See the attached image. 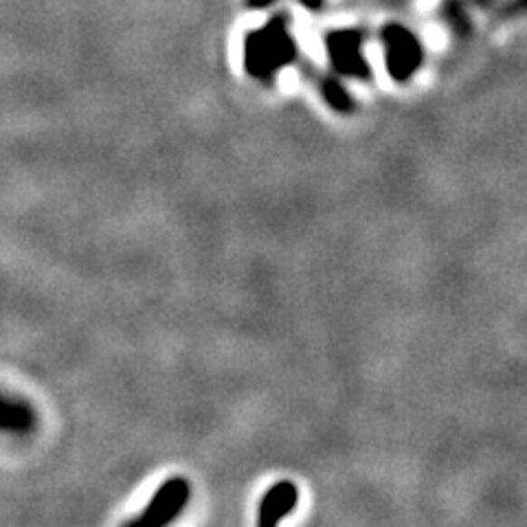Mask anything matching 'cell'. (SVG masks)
Instances as JSON below:
<instances>
[{"mask_svg":"<svg viewBox=\"0 0 527 527\" xmlns=\"http://www.w3.org/2000/svg\"><path fill=\"white\" fill-rule=\"evenodd\" d=\"M191 494L189 482L183 477H172L168 479L161 488L154 493V497L149 499L141 514L137 519L130 521V525H141V527H165L185 510Z\"/></svg>","mask_w":527,"mask_h":527,"instance_id":"6da1fadb","label":"cell"},{"mask_svg":"<svg viewBox=\"0 0 527 527\" xmlns=\"http://www.w3.org/2000/svg\"><path fill=\"white\" fill-rule=\"evenodd\" d=\"M387 46L389 53H385V69L396 81H405L416 73L420 66V46L407 31L391 27L387 31Z\"/></svg>","mask_w":527,"mask_h":527,"instance_id":"7a4b0ae2","label":"cell"},{"mask_svg":"<svg viewBox=\"0 0 527 527\" xmlns=\"http://www.w3.org/2000/svg\"><path fill=\"white\" fill-rule=\"evenodd\" d=\"M299 490L292 482H277L275 485L266 490L260 501V513H257V525L273 527L282 523L286 516L292 514L297 508Z\"/></svg>","mask_w":527,"mask_h":527,"instance_id":"3957f363","label":"cell"},{"mask_svg":"<svg viewBox=\"0 0 527 527\" xmlns=\"http://www.w3.org/2000/svg\"><path fill=\"white\" fill-rule=\"evenodd\" d=\"M330 55L332 62L339 66L340 73L351 77H367V71H371L365 64L363 55L359 53V44L348 34H339L330 40Z\"/></svg>","mask_w":527,"mask_h":527,"instance_id":"277c9868","label":"cell"},{"mask_svg":"<svg viewBox=\"0 0 527 527\" xmlns=\"http://www.w3.org/2000/svg\"><path fill=\"white\" fill-rule=\"evenodd\" d=\"M35 426V411L24 400L0 394V431L29 433Z\"/></svg>","mask_w":527,"mask_h":527,"instance_id":"5b68a950","label":"cell"},{"mask_svg":"<svg viewBox=\"0 0 527 527\" xmlns=\"http://www.w3.org/2000/svg\"><path fill=\"white\" fill-rule=\"evenodd\" d=\"M323 95H325V100H328L330 106L334 108V110H340V112H348L350 110L348 92H345L343 88L337 84V81H325Z\"/></svg>","mask_w":527,"mask_h":527,"instance_id":"8992f818","label":"cell"},{"mask_svg":"<svg viewBox=\"0 0 527 527\" xmlns=\"http://www.w3.org/2000/svg\"><path fill=\"white\" fill-rule=\"evenodd\" d=\"M253 5H255V7H262V5H268L271 3V0H251Z\"/></svg>","mask_w":527,"mask_h":527,"instance_id":"52a82bcc","label":"cell"}]
</instances>
